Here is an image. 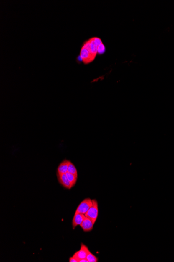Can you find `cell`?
<instances>
[{
    "label": "cell",
    "instance_id": "cell-9",
    "mask_svg": "<svg viewBox=\"0 0 174 262\" xmlns=\"http://www.w3.org/2000/svg\"><path fill=\"white\" fill-rule=\"evenodd\" d=\"M66 175V177L68 179L69 182L70 183V184H72L73 187H74L75 184H76L77 179H78V175L73 174L70 173L68 172L67 171V172L64 173Z\"/></svg>",
    "mask_w": 174,
    "mask_h": 262
},
{
    "label": "cell",
    "instance_id": "cell-14",
    "mask_svg": "<svg viewBox=\"0 0 174 262\" xmlns=\"http://www.w3.org/2000/svg\"><path fill=\"white\" fill-rule=\"evenodd\" d=\"M79 262H88V261L87 260V258H83V259H81V260H79Z\"/></svg>",
    "mask_w": 174,
    "mask_h": 262
},
{
    "label": "cell",
    "instance_id": "cell-8",
    "mask_svg": "<svg viewBox=\"0 0 174 262\" xmlns=\"http://www.w3.org/2000/svg\"><path fill=\"white\" fill-rule=\"evenodd\" d=\"M69 162L70 161L67 160H65L62 162L57 168V173L63 174L67 172Z\"/></svg>",
    "mask_w": 174,
    "mask_h": 262
},
{
    "label": "cell",
    "instance_id": "cell-6",
    "mask_svg": "<svg viewBox=\"0 0 174 262\" xmlns=\"http://www.w3.org/2000/svg\"><path fill=\"white\" fill-rule=\"evenodd\" d=\"M94 224L93 222L91 220L86 217L83 222L81 224L80 226L83 229V231L84 232H89L93 229Z\"/></svg>",
    "mask_w": 174,
    "mask_h": 262
},
{
    "label": "cell",
    "instance_id": "cell-10",
    "mask_svg": "<svg viewBox=\"0 0 174 262\" xmlns=\"http://www.w3.org/2000/svg\"><path fill=\"white\" fill-rule=\"evenodd\" d=\"M67 171L68 172L72 173V174H73L78 175L77 168L75 167V166L74 165V164L72 163L70 161L69 162Z\"/></svg>",
    "mask_w": 174,
    "mask_h": 262
},
{
    "label": "cell",
    "instance_id": "cell-11",
    "mask_svg": "<svg viewBox=\"0 0 174 262\" xmlns=\"http://www.w3.org/2000/svg\"><path fill=\"white\" fill-rule=\"evenodd\" d=\"M86 258H87L89 262H98V258H96V256L94 255L91 252H89Z\"/></svg>",
    "mask_w": 174,
    "mask_h": 262
},
{
    "label": "cell",
    "instance_id": "cell-13",
    "mask_svg": "<svg viewBox=\"0 0 174 262\" xmlns=\"http://www.w3.org/2000/svg\"><path fill=\"white\" fill-rule=\"evenodd\" d=\"M69 262H78V260L76 259V258H74L73 256L70 257L69 259Z\"/></svg>",
    "mask_w": 174,
    "mask_h": 262
},
{
    "label": "cell",
    "instance_id": "cell-4",
    "mask_svg": "<svg viewBox=\"0 0 174 262\" xmlns=\"http://www.w3.org/2000/svg\"><path fill=\"white\" fill-rule=\"evenodd\" d=\"M89 252L90 251L88 248V247L86 245H85V244L81 243V249L79 251L76 252L73 256L76 258L79 262V260L87 258V255Z\"/></svg>",
    "mask_w": 174,
    "mask_h": 262
},
{
    "label": "cell",
    "instance_id": "cell-3",
    "mask_svg": "<svg viewBox=\"0 0 174 262\" xmlns=\"http://www.w3.org/2000/svg\"><path fill=\"white\" fill-rule=\"evenodd\" d=\"M92 205V200H91L89 198H86L81 202V204L78 205L75 213H80L85 215L87 211L89 210Z\"/></svg>",
    "mask_w": 174,
    "mask_h": 262
},
{
    "label": "cell",
    "instance_id": "cell-12",
    "mask_svg": "<svg viewBox=\"0 0 174 262\" xmlns=\"http://www.w3.org/2000/svg\"><path fill=\"white\" fill-rule=\"evenodd\" d=\"M105 51V46L103 45V44L99 46L98 48V53L99 54H103Z\"/></svg>",
    "mask_w": 174,
    "mask_h": 262
},
{
    "label": "cell",
    "instance_id": "cell-7",
    "mask_svg": "<svg viewBox=\"0 0 174 262\" xmlns=\"http://www.w3.org/2000/svg\"><path fill=\"white\" fill-rule=\"evenodd\" d=\"M86 217L85 215L80 213H75L72 221V226L73 229H75L76 226H78L79 225L80 226Z\"/></svg>",
    "mask_w": 174,
    "mask_h": 262
},
{
    "label": "cell",
    "instance_id": "cell-5",
    "mask_svg": "<svg viewBox=\"0 0 174 262\" xmlns=\"http://www.w3.org/2000/svg\"><path fill=\"white\" fill-rule=\"evenodd\" d=\"M57 177H58V179L59 183L64 187L68 189H70L72 187H73L64 173H63V174L57 173Z\"/></svg>",
    "mask_w": 174,
    "mask_h": 262
},
{
    "label": "cell",
    "instance_id": "cell-2",
    "mask_svg": "<svg viewBox=\"0 0 174 262\" xmlns=\"http://www.w3.org/2000/svg\"><path fill=\"white\" fill-rule=\"evenodd\" d=\"M98 204L96 200H92V205L90 208L89 210L85 214L86 217L89 218L93 222L94 224L96 222L98 217Z\"/></svg>",
    "mask_w": 174,
    "mask_h": 262
},
{
    "label": "cell",
    "instance_id": "cell-1",
    "mask_svg": "<svg viewBox=\"0 0 174 262\" xmlns=\"http://www.w3.org/2000/svg\"><path fill=\"white\" fill-rule=\"evenodd\" d=\"M103 43L100 38L93 37L86 41L81 47L80 57L85 65L92 62L98 53V48Z\"/></svg>",
    "mask_w": 174,
    "mask_h": 262
}]
</instances>
